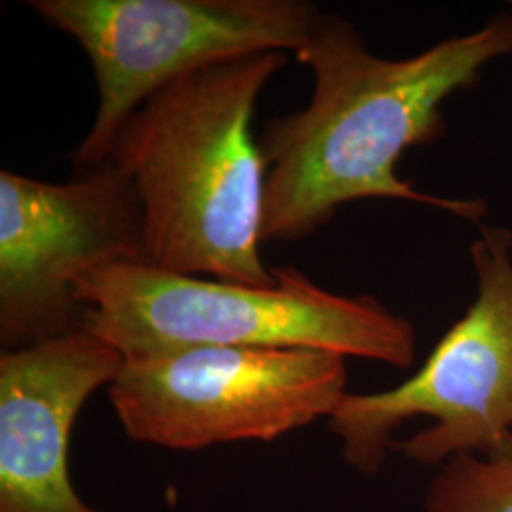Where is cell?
<instances>
[{
    "instance_id": "obj_8",
    "label": "cell",
    "mask_w": 512,
    "mask_h": 512,
    "mask_svg": "<svg viewBox=\"0 0 512 512\" xmlns=\"http://www.w3.org/2000/svg\"><path fill=\"white\" fill-rule=\"evenodd\" d=\"M124 355L86 329L0 355V512H101L74 490L71 437Z\"/></svg>"
},
{
    "instance_id": "obj_4",
    "label": "cell",
    "mask_w": 512,
    "mask_h": 512,
    "mask_svg": "<svg viewBox=\"0 0 512 512\" xmlns=\"http://www.w3.org/2000/svg\"><path fill=\"white\" fill-rule=\"evenodd\" d=\"M476 296L406 382L346 393L329 418L351 467L374 475L387 450L440 467L512 435V232L480 226L471 245Z\"/></svg>"
},
{
    "instance_id": "obj_6",
    "label": "cell",
    "mask_w": 512,
    "mask_h": 512,
    "mask_svg": "<svg viewBox=\"0 0 512 512\" xmlns=\"http://www.w3.org/2000/svg\"><path fill=\"white\" fill-rule=\"evenodd\" d=\"M346 357L315 349L196 348L128 357L109 399L129 439L167 450L270 440L330 418Z\"/></svg>"
},
{
    "instance_id": "obj_1",
    "label": "cell",
    "mask_w": 512,
    "mask_h": 512,
    "mask_svg": "<svg viewBox=\"0 0 512 512\" xmlns=\"http://www.w3.org/2000/svg\"><path fill=\"white\" fill-rule=\"evenodd\" d=\"M512 55V14L421 54L384 59L348 19L323 14L296 57L313 73L304 109L274 118L258 137L266 165L262 243L308 238L357 200L420 203L480 220V200L439 198L397 175L408 148L439 141L442 105L475 86L486 65Z\"/></svg>"
},
{
    "instance_id": "obj_2",
    "label": "cell",
    "mask_w": 512,
    "mask_h": 512,
    "mask_svg": "<svg viewBox=\"0 0 512 512\" xmlns=\"http://www.w3.org/2000/svg\"><path fill=\"white\" fill-rule=\"evenodd\" d=\"M287 61L266 52L184 74L118 133L107 162L139 200L147 264L253 287L277 283L260 256L266 165L253 118Z\"/></svg>"
},
{
    "instance_id": "obj_9",
    "label": "cell",
    "mask_w": 512,
    "mask_h": 512,
    "mask_svg": "<svg viewBox=\"0 0 512 512\" xmlns=\"http://www.w3.org/2000/svg\"><path fill=\"white\" fill-rule=\"evenodd\" d=\"M425 511L512 512V435L490 452L440 465Z\"/></svg>"
},
{
    "instance_id": "obj_5",
    "label": "cell",
    "mask_w": 512,
    "mask_h": 512,
    "mask_svg": "<svg viewBox=\"0 0 512 512\" xmlns=\"http://www.w3.org/2000/svg\"><path fill=\"white\" fill-rule=\"evenodd\" d=\"M29 6L92 61L97 110L74 150L76 171L105 164L129 118L171 82L245 55L298 54L323 16L306 0H31Z\"/></svg>"
},
{
    "instance_id": "obj_10",
    "label": "cell",
    "mask_w": 512,
    "mask_h": 512,
    "mask_svg": "<svg viewBox=\"0 0 512 512\" xmlns=\"http://www.w3.org/2000/svg\"><path fill=\"white\" fill-rule=\"evenodd\" d=\"M511 6H512V4H511Z\"/></svg>"
},
{
    "instance_id": "obj_7",
    "label": "cell",
    "mask_w": 512,
    "mask_h": 512,
    "mask_svg": "<svg viewBox=\"0 0 512 512\" xmlns=\"http://www.w3.org/2000/svg\"><path fill=\"white\" fill-rule=\"evenodd\" d=\"M116 262H147L139 200L110 164L46 183L0 171V344L4 351L80 329L74 289Z\"/></svg>"
},
{
    "instance_id": "obj_3",
    "label": "cell",
    "mask_w": 512,
    "mask_h": 512,
    "mask_svg": "<svg viewBox=\"0 0 512 512\" xmlns=\"http://www.w3.org/2000/svg\"><path fill=\"white\" fill-rule=\"evenodd\" d=\"M274 274V287H253L116 262L84 275L74 296L80 327L124 359L196 348L315 349L414 365V325L376 296L330 293L294 266Z\"/></svg>"
}]
</instances>
